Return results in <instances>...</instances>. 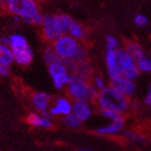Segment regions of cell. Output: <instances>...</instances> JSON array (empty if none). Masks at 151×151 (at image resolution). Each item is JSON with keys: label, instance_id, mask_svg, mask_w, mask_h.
Here are the masks:
<instances>
[{"label": "cell", "instance_id": "cell-1", "mask_svg": "<svg viewBox=\"0 0 151 151\" xmlns=\"http://www.w3.org/2000/svg\"><path fill=\"white\" fill-rule=\"evenodd\" d=\"M52 48L58 57L65 60L74 62H83L86 58V50L79 41L69 34H63L52 44Z\"/></svg>", "mask_w": 151, "mask_h": 151}, {"label": "cell", "instance_id": "cell-2", "mask_svg": "<svg viewBox=\"0 0 151 151\" xmlns=\"http://www.w3.org/2000/svg\"><path fill=\"white\" fill-rule=\"evenodd\" d=\"M96 101L100 109H110L123 114L129 108L128 98L111 86H105L98 92Z\"/></svg>", "mask_w": 151, "mask_h": 151}, {"label": "cell", "instance_id": "cell-3", "mask_svg": "<svg viewBox=\"0 0 151 151\" xmlns=\"http://www.w3.org/2000/svg\"><path fill=\"white\" fill-rule=\"evenodd\" d=\"M68 95L74 100H86L88 102L96 100L98 90L89 85L86 79L78 75L72 74L70 81L67 85Z\"/></svg>", "mask_w": 151, "mask_h": 151}, {"label": "cell", "instance_id": "cell-4", "mask_svg": "<svg viewBox=\"0 0 151 151\" xmlns=\"http://www.w3.org/2000/svg\"><path fill=\"white\" fill-rule=\"evenodd\" d=\"M6 9L11 14L17 15L23 20V21L31 20L40 13L36 0H16L6 4Z\"/></svg>", "mask_w": 151, "mask_h": 151}, {"label": "cell", "instance_id": "cell-5", "mask_svg": "<svg viewBox=\"0 0 151 151\" xmlns=\"http://www.w3.org/2000/svg\"><path fill=\"white\" fill-rule=\"evenodd\" d=\"M117 61L120 67L122 76L135 81L140 75V71L138 70V67L137 61L129 55L124 48L117 49Z\"/></svg>", "mask_w": 151, "mask_h": 151}, {"label": "cell", "instance_id": "cell-6", "mask_svg": "<svg viewBox=\"0 0 151 151\" xmlns=\"http://www.w3.org/2000/svg\"><path fill=\"white\" fill-rule=\"evenodd\" d=\"M49 74L52 78L54 86L60 90L68 85L71 78L68 68L65 64V59L61 62H56L48 65Z\"/></svg>", "mask_w": 151, "mask_h": 151}, {"label": "cell", "instance_id": "cell-7", "mask_svg": "<svg viewBox=\"0 0 151 151\" xmlns=\"http://www.w3.org/2000/svg\"><path fill=\"white\" fill-rule=\"evenodd\" d=\"M41 26L43 38L48 42L54 43L60 36L64 34L61 25L59 23L57 15L55 16H52V15L44 16Z\"/></svg>", "mask_w": 151, "mask_h": 151}, {"label": "cell", "instance_id": "cell-8", "mask_svg": "<svg viewBox=\"0 0 151 151\" xmlns=\"http://www.w3.org/2000/svg\"><path fill=\"white\" fill-rule=\"evenodd\" d=\"M110 86L127 98L133 96L137 90L134 81L127 79L124 76H120L114 80H111Z\"/></svg>", "mask_w": 151, "mask_h": 151}, {"label": "cell", "instance_id": "cell-9", "mask_svg": "<svg viewBox=\"0 0 151 151\" xmlns=\"http://www.w3.org/2000/svg\"><path fill=\"white\" fill-rule=\"evenodd\" d=\"M52 97L44 92H36L32 96V103L38 112L42 116L49 117V109L51 107Z\"/></svg>", "mask_w": 151, "mask_h": 151}, {"label": "cell", "instance_id": "cell-10", "mask_svg": "<svg viewBox=\"0 0 151 151\" xmlns=\"http://www.w3.org/2000/svg\"><path fill=\"white\" fill-rule=\"evenodd\" d=\"M72 113L81 123L87 120L92 115V109L86 100H75L72 103Z\"/></svg>", "mask_w": 151, "mask_h": 151}, {"label": "cell", "instance_id": "cell-11", "mask_svg": "<svg viewBox=\"0 0 151 151\" xmlns=\"http://www.w3.org/2000/svg\"><path fill=\"white\" fill-rule=\"evenodd\" d=\"M11 50L13 53L14 61H16L17 64L20 66H28L32 62L33 50L29 44L23 47L15 48Z\"/></svg>", "mask_w": 151, "mask_h": 151}, {"label": "cell", "instance_id": "cell-12", "mask_svg": "<svg viewBox=\"0 0 151 151\" xmlns=\"http://www.w3.org/2000/svg\"><path fill=\"white\" fill-rule=\"evenodd\" d=\"M105 61L107 65V70L109 77L111 80H114L120 76H122L120 67L117 61V52L116 50H107L105 55Z\"/></svg>", "mask_w": 151, "mask_h": 151}, {"label": "cell", "instance_id": "cell-13", "mask_svg": "<svg viewBox=\"0 0 151 151\" xmlns=\"http://www.w3.org/2000/svg\"><path fill=\"white\" fill-rule=\"evenodd\" d=\"M72 112V103L65 97H58L55 104L49 109V114L52 116H65Z\"/></svg>", "mask_w": 151, "mask_h": 151}, {"label": "cell", "instance_id": "cell-14", "mask_svg": "<svg viewBox=\"0 0 151 151\" xmlns=\"http://www.w3.org/2000/svg\"><path fill=\"white\" fill-rule=\"evenodd\" d=\"M27 123L34 127L51 129L52 127V123L49 117L42 116L40 113H31L27 117Z\"/></svg>", "mask_w": 151, "mask_h": 151}, {"label": "cell", "instance_id": "cell-15", "mask_svg": "<svg viewBox=\"0 0 151 151\" xmlns=\"http://www.w3.org/2000/svg\"><path fill=\"white\" fill-rule=\"evenodd\" d=\"M124 120L123 118H121L116 120H112L111 123L101 126L100 128L96 129V133L101 134V135H110V134H115L119 133L124 128Z\"/></svg>", "mask_w": 151, "mask_h": 151}, {"label": "cell", "instance_id": "cell-16", "mask_svg": "<svg viewBox=\"0 0 151 151\" xmlns=\"http://www.w3.org/2000/svg\"><path fill=\"white\" fill-rule=\"evenodd\" d=\"M124 49L129 53V55L135 60V61L145 56L141 46L135 41H129L128 42L125 44Z\"/></svg>", "mask_w": 151, "mask_h": 151}, {"label": "cell", "instance_id": "cell-17", "mask_svg": "<svg viewBox=\"0 0 151 151\" xmlns=\"http://www.w3.org/2000/svg\"><path fill=\"white\" fill-rule=\"evenodd\" d=\"M29 43L26 37L19 34H12L9 36V47L11 49L20 48L27 46Z\"/></svg>", "mask_w": 151, "mask_h": 151}, {"label": "cell", "instance_id": "cell-18", "mask_svg": "<svg viewBox=\"0 0 151 151\" xmlns=\"http://www.w3.org/2000/svg\"><path fill=\"white\" fill-rule=\"evenodd\" d=\"M0 62H2L7 67H10L14 62V57L11 48L1 44H0Z\"/></svg>", "mask_w": 151, "mask_h": 151}, {"label": "cell", "instance_id": "cell-19", "mask_svg": "<svg viewBox=\"0 0 151 151\" xmlns=\"http://www.w3.org/2000/svg\"><path fill=\"white\" fill-rule=\"evenodd\" d=\"M57 17L59 20V23L61 25V28L64 32V34H68L71 27L76 22V20L72 17H70L69 15L66 14H59L57 15Z\"/></svg>", "mask_w": 151, "mask_h": 151}, {"label": "cell", "instance_id": "cell-20", "mask_svg": "<svg viewBox=\"0 0 151 151\" xmlns=\"http://www.w3.org/2000/svg\"><path fill=\"white\" fill-rule=\"evenodd\" d=\"M69 35H71L74 38H76L77 40H83L86 38V30L83 28L82 25H80L78 22L76 21L75 23L73 24V26L71 27L70 31L68 33Z\"/></svg>", "mask_w": 151, "mask_h": 151}, {"label": "cell", "instance_id": "cell-21", "mask_svg": "<svg viewBox=\"0 0 151 151\" xmlns=\"http://www.w3.org/2000/svg\"><path fill=\"white\" fill-rule=\"evenodd\" d=\"M43 58H44V61L46 62L47 65L63 61V59L60 57L57 56V54L55 53V51L54 50V48L51 47H47L46 49L44 50Z\"/></svg>", "mask_w": 151, "mask_h": 151}, {"label": "cell", "instance_id": "cell-22", "mask_svg": "<svg viewBox=\"0 0 151 151\" xmlns=\"http://www.w3.org/2000/svg\"><path fill=\"white\" fill-rule=\"evenodd\" d=\"M137 64L140 72H151V58L144 56L137 60Z\"/></svg>", "mask_w": 151, "mask_h": 151}, {"label": "cell", "instance_id": "cell-23", "mask_svg": "<svg viewBox=\"0 0 151 151\" xmlns=\"http://www.w3.org/2000/svg\"><path fill=\"white\" fill-rule=\"evenodd\" d=\"M64 122L65 123V125H67L70 128H78L81 124V122L77 118V116H75L73 113H69L68 115H65V119H64Z\"/></svg>", "mask_w": 151, "mask_h": 151}, {"label": "cell", "instance_id": "cell-24", "mask_svg": "<svg viewBox=\"0 0 151 151\" xmlns=\"http://www.w3.org/2000/svg\"><path fill=\"white\" fill-rule=\"evenodd\" d=\"M100 113L101 115L105 117L106 119L110 120L111 122H112V120H119L121 118H123L121 113L119 112H116V111H113V110H110V109H101L100 110Z\"/></svg>", "mask_w": 151, "mask_h": 151}, {"label": "cell", "instance_id": "cell-25", "mask_svg": "<svg viewBox=\"0 0 151 151\" xmlns=\"http://www.w3.org/2000/svg\"><path fill=\"white\" fill-rule=\"evenodd\" d=\"M124 137L130 139L132 141H134V142H143L145 140V137L143 136L142 134L133 132V131H125L124 133Z\"/></svg>", "mask_w": 151, "mask_h": 151}, {"label": "cell", "instance_id": "cell-26", "mask_svg": "<svg viewBox=\"0 0 151 151\" xmlns=\"http://www.w3.org/2000/svg\"><path fill=\"white\" fill-rule=\"evenodd\" d=\"M119 42L112 35H107L106 37V49L107 50H117Z\"/></svg>", "mask_w": 151, "mask_h": 151}, {"label": "cell", "instance_id": "cell-27", "mask_svg": "<svg viewBox=\"0 0 151 151\" xmlns=\"http://www.w3.org/2000/svg\"><path fill=\"white\" fill-rule=\"evenodd\" d=\"M43 18H44V16L40 12V13H38L35 17H33L32 19L28 20H26V21H24V22H25V23H27V24H29V25L39 26V25H42V20H43Z\"/></svg>", "mask_w": 151, "mask_h": 151}, {"label": "cell", "instance_id": "cell-28", "mask_svg": "<svg viewBox=\"0 0 151 151\" xmlns=\"http://www.w3.org/2000/svg\"><path fill=\"white\" fill-rule=\"evenodd\" d=\"M147 18L143 14H137L135 15V17L134 19V24L138 27H144L147 24Z\"/></svg>", "mask_w": 151, "mask_h": 151}, {"label": "cell", "instance_id": "cell-29", "mask_svg": "<svg viewBox=\"0 0 151 151\" xmlns=\"http://www.w3.org/2000/svg\"><path fill=\"white\" fill-rule=\"evenodd\" d=\"M93 86L98 90V91H101V90H102L106 85H105L104 80L101 76H97L94 79V85H93Z\"/></svg>", "mask_w": 151, "mask_h": 151}, {"label": "cell", "instance_id": "cell-30", "mask_svg": "<svg viewBox=\"0 0 151 151\" xmlns=\"http://www.w3.org/2000/svg\"><path fill=\"white\" fill-rule=\"evenodd\" d=\"M9 74V67L4 65L2 62H0V76H6Z\"/></svg>", "mask_w": 151, "mask_h": 151}, {"label": "cell", "instance_id": "cell-31", "mask_svg": "<svg viewBox=\"0 0 151 151\" xmlns=\"http://www.w3.org/2000/svg\"><path fill=\"white\" fill-rule=\"evenodd\" d=\"M145 102L147 103V105L149 106V107H151V85L149 86V89H148L147 95V96H146Z\"/></svg>", "mask_w": 151, "mask_h": 151}, {"label": "cell", "instance_id": "cell-32", "mask_svg": "<svg viewBox=\"0 0 151 151\" xmlns=\"http://www.w3.org/2000/svg\"><path fill=\"white\" fill-rule=\"evenodd\" d=\"M0 44L9 47V37L7 36H1L0 37Z\"/></svg>", "mask_w": 151, "mask_h": 151}, {"label": "cell", "instance_id": "cell-33", "mask_svg": "<svg viewBox=\"0 0 151 151\" xmlns=\"http://www.w3.org/2000/svg\"><path fill=\"white\" fill-rule=\"evenodd\" d=\"M20 20V18L19 16H17V15H14V17H13V23L15 24H18Z\"/></svg>", "mask_w": 151, "mask_h": 151}, {"label": "cell", "instance_id": "cell-34", "mask_svg": "<svg viewBox=\"0 0 151 151\" xmlns=\"http://www.w3.org/2000/svg\"><path fill=\"white\" fill-rule=\"evenodd\" d=\"M2 2L6 3V4H9V3H11V2H14V1H16V0H1Z\"/></svg>", "mask_w": 151, "mask_h": 151}, {"label": "cell", "instance_id": "cell-35", "mask_svg": "<svg viewBox=\"0 0 151 151\" xmlns=\"http://www.w3.org/2000/svg\"><path fill=\"white\" fill-rule=\"evenodd\" d=\"M78 151H92V150L88 149V148H80V149H78Z\"/></svg>", "mask_w": 151, "mask_h": 151}]
</instances>
